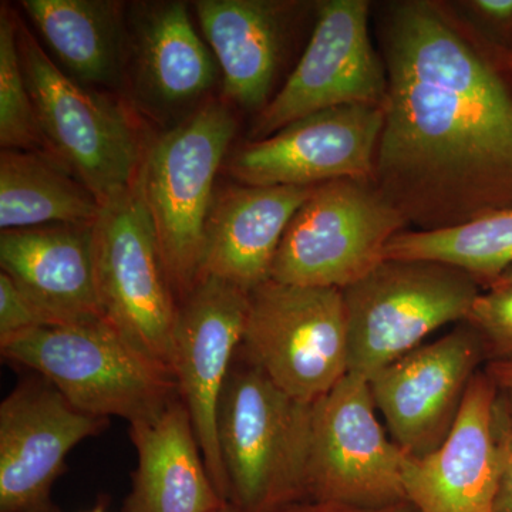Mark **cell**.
Segmentation results:
<instances>
[{
	"mask_svg": "<svg viewBox=\"0 0 512 512\" xmlns=\"http://www.w3.org/2000/svg\"><path fill=\"white\" fill-rule=\"evenodd\" d=\"M375 184L419 231L512 208V52L456 8L387 3Z\"/></svg>",
	"mask_w": 512,
	"mask_h": 512,
	"instance_id": "cell-1",
	"label": "cell"
},
{
	"mask_svg": "<svg viewBox=\"0 0 512 512\" xmlns=\"http://www.w3.org/2000/svg\"><path fill=\"white\" fill-rule=\"evenodd\" d=\"M237 133L227 104L212 101L150 144L136 187L178 302L200 279L215 178Z\"/></svg>",
	"mask_w": 512,
	"mask_h": 512,
	"instance_id": "cell-2",
	"label": "cell"
},
{
	"mask_svg": "<svg viewBox=\"0 0 512 512\" xmlns=\"http://www.w3.org/2000/svg\"><path fill=\"white\" fill-rule=\"evenodd\" d=\"M311 410L247 360L232 366L218 410V443L235 512H278L303 501Z\"/></svg>",
	"mask_w": 512,
	"mask_h": 512,
	"instance_id": "cell-3",
	"label": "cell"
},
{
	"mask_svg": "<svg viewBox=\"0 0 512 512\" xmlns=\"http://www.w3.org/2000/svg\"><path fill=\"white\" fill-rule=\"evenodd\" d=\"M9 362L52 383L83 413L109 420L147 419L178 397L168 370L134 349L106 320L40 326L0 345Z\"/></svg>",
	"mask_w": 512,
	"mask_h": 512,
	"instance_id": "cell-4",
	"label": "cell"
},
{
	"mask_svg": "<svg viewBox=\"0 0 512 512\" xmlns=\"http://www.w3.org/2000/svg\"><path fill=\"white\" fill-rule=\"evenodd\" d=\"M463 269L421 259H384L343 289L349 373L372 379L448 323L466 322L480 296Z\"/></svg>",
	"mask_w": 512,
	"mask_h": 512,
	"instance_id": "cell-5",
	"label": "cell"
},
{
	"mask_svg": "<svg viewBox=\"0 0 512 512\" xmlns=\"http://www.w3.org/2000/svg\"><path fill=\"white\" fill-rule=\"evenodd\" d=\"M239 352L292 399L315 403L349 373L343 291L269 279L249 292Z\"/></svg>",
	"mask_w": 512,
	"mask_h": 512,
	"instance_id": "cell-6",
	"label": "cell"
},
{
	"mask_svg": "<svg viewBox=\"0 0 512 512\" xmlns=\"http://www.w3.org/2000/svg\"><path fill=\"white\" fill-rule=\"evenodd\" d=\"M406 225L373 180L316 185L286 228L271 279L343 291L382 264Z\"/></svg>",
	"mask_w": 512,
	"mask_h": 512,
	"instance_id": "cell-7",
	"label": "cell"
},
{
	"mask_svg": "<svg viewBox=\"0 0 512 512\" xmlns=\"http://www.w3.org/2000/svg\"><path fill=\"white\" fill-rule=\"evenodd\" d=\"M92 234L104 320L134 349L174 376L178 299L136 183L101 205Z\"/></svg>",
	"mask_w": 512,
	"mask_h": 512,
	"instance_id": "cell-8",
	"label": "cell"
},
{
	"mask_svg": "<svg viewBox=\"0 0 512 512\" xmlns=\"http://www.w3.org/2000/svg\"><path fill=\"white\" fill-rule=\"evenodd\" d=\"M18 46L37 120L53 157L101 205L133 187L143 157L127 114L64 74L19 18Z\"/></svg>",
	"mask_w": 512,
	"mask_h": 512,
	"instance_id": "cell-9",
	"label": "cell"
},
{
	"mask_svg": "<svg viewBox=\"0 0 512 512\" xmlns=\"http://www.w3.org/2000/svg\"><path fill=\"white\" fill-rule=\"evenodd\" d=\"M366 377L348 373L312 404L303 501L386 507L406 501L407 454L377 419Z\"/></svg>",
	"mask_w": 512,
	"mask_h": 512,
	"instance_id": "cell-10",
	"label": "cell"
},
{
	"mask_svg": "<svg viewBox=\"0 0 512 512\" xmlns=\"http://www.w3.org/2000/svg\"><path fill=\"white\" fill-rule=\"evenodd\" d=\"M370 2L328 0L319 5L308 47L281 92L256 117L252 136H271L293 121L348 104L384 107L386 66L369 35Z\"/></svg>",
	"mask_w": 512,
	"mask_h": 512,
	"instance_id": "cell-11",
	"label": "cell"
},
{
	"mask_svg": "<svg viewBox=\"0 0 512 512\" xmlns=\"http://www.w3.org/2000/svg\"><path fill=\"white\" fill-rule=\"evenodd\" d=\"M383 126L384 107H332L238 148L227 170L239 184L264 187L373 180Z\"/></svg>",
	"mask_w": 512,
	"mask_h": 512,
	"instance_id": "cell-12",
	"label": "cell"
},
{
	"mask_svg": "<svg viewBox=\"0 0 512 512\" xmlns=\"http://www.w3.org/2000/svg\"><path fill=\"white\" fill-rule=\"evenodd\" d=\"M249 293L204 276L178 302L173 373L190 414L202 456L218 493L228 503V483L218 443V410L235 356L241 348Z\"/></svg>",
	"mask_w": 512,
	"mask_h": 512,
	"instance_id": "cell-13",
	"label": "cell"
},
{
	"mask_svg": "<svg viewBox=\"0 0 512 512\" xmlns=\"http://www.w3.org/2000/svg\"><path fill=\"white\" fill-rule=\"evenodd\" d=\"M107 426L43 377L20 382L0 404V512H60L52 493L67 456Z\"/></svg>",
	"mask_w": 512,
	"mask_h": 512,
	"instance_id": "cell-14",
	"label": "cell"
},
{
	"mask_svg": "<svg viewBox=\"0 0 512 512\" xmlns=\"http://www.w3.org/2000/svg\"><path fill=\"white\" fill-rule=\"evenodd\" d=\"M483 360V343L464 322L443 338L394 360L369 380L376 409L407 456H427L446 440Z\"/></svg>",
	"mask_w": 512,
	"mask_h": 512,
	"instance_id": "cell-15",
	"label": "cell"
},
{
	"mask_svg": "<svg viewBox=\"0 0 512 512\" xmlns=\"http://www.w3.org/2000/svg\"><path fill=\"white\" fill-rule=\"evenodd\" d=\"M498 393L478 372L446 440L424 457H407L406 501L416 512H494L500 478Z\"/></svg>",
	"mask_w": 512,
	"mask_h": 512,
	"instance_id": "cell-16",
	"label": "cell"
},
{
	"mask_svg": "<svg viewBox=\"0 0 512 512\" xmlns=\"http://www.w3.org/2000/svg\"><path fill=\"white\" fill-rule=\"evenodd\" d=\"M0 266L46 326L104 320L94 274L92 225L2 231Z\"/></svg>",
	"mask_w": 512,
	"mask_h": 512,
	"instance_id": "cell-17",
	"label": "cell"
},
{
	"mask_svg": "<svg viewBox=\"0 0 512 512\" xmlns=\"http://www.w3.org/2000/svg\"><path fill=\"white\" fill-rule=\"evenodd\" d=\"M313 188L238 184L215 190L200 279L214 276L247 293L269 281L286 228Z\"/></svg>",
	"mask_w": 512,
	"mask_h": 512,
	"instance_id": "cell-18",
	"label": "cell"
},
{
	"mask_svg": "<svg viewBox=\"0 0 512 512\" xmlns=\"http://www.w3.org/2000/svg\"><path fill=\"white\" fill-rule=\"evenodd\" d=\"M128 426L137 467L123 512H214L228 504L212 483L180 396Z\"/></svg>",
	"mask_w": 512,
	"mask_h": 512,
	"instance_id": "cell-19",
	"label": "cell"
},
{
	"mask_svg": "<svg viewBox=\"0 0 512 512\" xmlns=\"http://www.w3.org/2000/svg\"><path fill=\"white\" fill-rule=\"evenodd\" d=\"M194 8L220 64L225 96L244 109L261 113L269 103L281 56L285 3L200 0Z\"/></svg>",
	"mask_w": 512,
	"mask_h": 512,
	"instance_id": "cell-20",
	"label": "cell"
},
{
	"mask_svg": "<svg viewBox=\"0 0 512 512\" xmlns=\"http://www.w3.org/2000/svg\"><path fill=\"white\" fill-rule=\"evenodd\" d=\"M138 80L151 99L180 106L207 92L217 79L210 50L183 2L150 6L137 25Z\"/></svg>",
	"mask_w": 512,
	"mask_h": 512,
	"instance_id": "cell-21",
	"label": "cell"
},
{
	"mask_svg": "<svg viewBox=\"0 0 512 512\" xmlns=\"http://www.w3.org/2000/svg\"><path fill=\"white\" fill-rule=\"evenodd\" d=\"M100 201L56 158L32 151L0 154L2 231L43 225H93Z\"/></svg>",
	"mask_w": 512,
	"mask_h": 512,
	"instance_id": "cell-22",
	"label": "cell"
},
{
	"mask_svg": "<svg viewBox=\"0 0 512 512\" xmlns=\"http://www.w3.org/2000/svg\"><path fill=\"white\" fill-rule=\"evenodd\" d=\"M60 62L80 80L109 84L124 56L123 5L107 0H22Z\"/></svg>",
	"mask_w": 512,
	"mask_h": 512,
	"instance_id": "cell-23",
	"label": "cell"
},
{
	"mask_svg": "<svg viewBox=\"0 0 512 512\" xmlns=\"http://www.w3.org/2000/svg\"><path fill=\"white\" fill-rule=\"evenodd\" d=\"M384 259L443 262L490 288L512 265V208L457 227L403 231L389 242Z\"/></svg>",
	"mask_w": 512,
	"mask_h": 512,
	"instance_id": "cell-24",
	"label": "cell"
},
{
	"mask_svg": "<svg viewBox=\"0 0 512 512\" xmlns=\"http://www.w3.org/2000/svg\"><path fill=\"white\" fill-rule=\"evenodd\" d=\"M0 144L3 150L53 157L20 62L18 16L5 5L0 8Z\"/></svg>",
	"mask_w": 512,
	"mask_h": 512,
	"instance_id": "cell-25",
	"label": "cell"
},
{
	"mask_svg": "<svg viewBox=\"0 0 512 512\" xmlns=\"http://www.w3.org/2000/svg\"><path fill=\"white\" fill-rule=\"evenodd\" d=\"M466 322L481 339L488 363L512 362V286L481 292Z\"/></svg>",
	"mask_w": 512,
	"mask_h": 512,
	"instance_id": "cell-26",
	"label": "cell"
},
{
	"mask_svg": "<svg viewBox=\"0 0 512 512\" xmlns=\"http://www.w3.org/2000/svg\"><path fill=\"white\" fill-rule=\"evenodd\" d=\"M454 5L488 39L512 50V0H464Z\"/></svg>",
	"mask_w": 512,
	"mask_h": 512,
	"instance_id": "cell-27",
	"label": "cell"
},
{
	"mask_svg": "<svg viewBox=\"0 0 512 512\" xmlns=\"http://www.w3.org/2000/svg\"><path fill=\"white\" fill-rule=\"evenodd\" d=\"M46 326L15 282L0 271V345L29 330Z\"/></svg>",
	"mask_w": 512,
	"mask_h": 512,
	"instance_id": "cell-28",
	"label": "cell"
},
{
	"mask_svg": "<svg viewBox=\"0 0 512 512\" xmlns=\"http://www.w3.org/2000/svg\"><path fill=\"white\" fill-rule=\"evenodd\" d=\"M497 434L500 446V478L494 512H512V427L498 407Z\"/></svg>",
	"mask_w": 512,
	"mask_h": 512,
	"instance_id": "cell-29",
	"label": "cell"
},
{
	"mask_svg": "<svg viewBox=\"0 0 512 512\" xmlns=\"http://www.w3.org/2000/svg\"><path fill=\"white\" fill-rule=\"evenodd\" d=\"M278 512H416L412 505L403 501L386 507H356V505H345L335 503H319V501H299V503L288 505Z\"/></svg>",
	"mask_w": 512,
	"mask_h": 512,
	"instance_id": "cell-30",
	"label": "cell"
},
{
	"mask_svg": "<svg viewBox=\"0 0 512 512\" xmlns=\"http://www.w3.org/2000/svg\"><path fill=\"white\" fill-rule=\"evenodd\" d=\"M485 373L493 380L498 393V407L512 427V362L488 363Z\"/></svg>",
	"mask_w": 512,
	"mask_h": 512,
	"instance_id": "cell-31",
	"label": "cell"
},
{
	"mask_svg": "<svg viewBox=\"0 0 512 512\" xmlns=\"http://www.w3.org/2000/svg\"><path fill=\"white\" fill-rule=\"evenodd\" d=\"M494 285L512 286V265L508 266L507 271H505L504 274L501 275L500 278H498L491 286Z\"/></svg>",
	"mask_w": 512,
	"mask_h": 512,
	"instance_id": "cell-32",
	"label": "cell"
},
{
	"mask_svg": "<svg viewBox=\"0 0 512 512\" xmlns=\"http://www.w3.org/2000/svg\"><path fill=\"white\" fill-rule=\"evenodd\" d=\"M214 512H235V510H234V508L231 507V505L227 504V505H224V507L220 508V510H217Z\"/></svg>",
	"mask_w": 512,
	"mask_h": 512,
	"instance_id": "cell-33",
	"label": "cell"
},
{
	"mask_svg": "<svg viewBox=\"0 0 512 512\" xmlns=\"http://www.w3.org/2000/svg\"><path fill=\"white\" fill-rule=\"evenodd\" d=\"M87 512H104L103 510H101V508H94V510L92 511H87Z\"/></svg>",
	"mask_w": 512,
	"mask_h": 512,
	"instance_id": "cell-34",
	"label": "cell"
},
{
	"mask_svg": "<svg viewBox=\"0 0 512 512\" xmlns=\"http://www.w3.org/2000/svg\"><path fill=\"white\" fill-rule=\"evenodd\" d=\"M511 52H512V50H511Z\"/></svg>",
	"mask_w": 512,
	"mask_h": 512,
	"instance_id": "cell-35",
	"label": "cell"
}]
</instances>
